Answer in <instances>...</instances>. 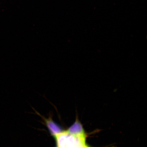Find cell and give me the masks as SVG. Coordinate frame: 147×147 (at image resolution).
<instances>
[{"label": "cell", "instance_id": "1", "mask_svg": "<svg viewBox=\"0 0 147 147\" xmlns=\"http://www.w3.org/2000/svg\"><path fill=\"white\" fill-rule=\"evenodd\" d=\"M57 147H86L85 133L74 134L63 131L55 136Z\"/></svg>", "mask_w": 147, "mask_h": 147}, {"label": "cell", "instance_id": "2", "mask_svg": "<svg viewBox=\"0 0 147 147\" xmlns=\"http://www.w3.org/2000/svg\"><path fill=\"white\" fill-rule=\"evenodd\" d=\"M47 127L53 135L55 136L62 131L61 129L57 124L53 122L52 119H49L46 120Z\"/></svg>", "mask_w": 147, "mask_h": 147}, {"label": "cell", "instance_id": "3", "mask_svg": "<svg viewBox=\"0 0 147 147\" xmlns=\"http://www.w3.org/2000/svg\"><path fill=\"white\" fill-rule=\"evenodd\" d=\"M67 131L69 133L74 134H79L85 133L82 125L78 121L75 122Z\"/></svg>", "mask_w": 147, "mask_h": 147}]
</instances>
